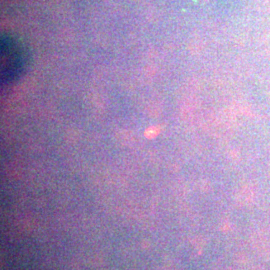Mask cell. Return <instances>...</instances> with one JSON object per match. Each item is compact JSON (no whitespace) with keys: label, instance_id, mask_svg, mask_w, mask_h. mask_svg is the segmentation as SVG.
I'll list each match as a JSON object with an SVG mask.
<instances>
[{"label":"cell","instance_id":"6da1fadb","mask_svg":"<svg viewBox=\"0 0 270 270\" xmlns=\"http://www.w3.org/2000/svg\"><path fill=\"white\" fill-rule=\"evenodd\" d=\"M27 65V52L13 37L1 38V81L11 83L20 76Z\"/></svg>","mask_w":270,"mask_h":270}]
</instances>
